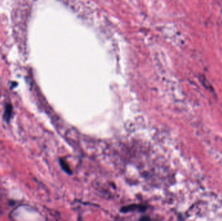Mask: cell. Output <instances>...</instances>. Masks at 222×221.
I'll return each mask as SVG.
<instances>
[{
    "label": "cell",
    "mask_w": 222,
    "mask_h": 221,
    "mask_svg": "<svg viewBox=\"0 0 222 221\" xmlns=\"http://www.w3.org/2000/svg\"><path fill=\"white\" fill-rule=\"evenodd\" d=\"M13 112V108L11 104H7L5 110V115H4V118L7 121H9L10 118L11 117V114Z\"/></svg>",
    "instance_id": "6da1fadb"
}]
</instances>
